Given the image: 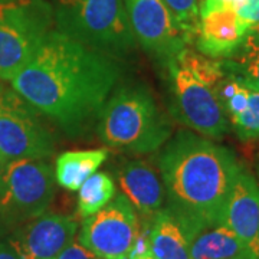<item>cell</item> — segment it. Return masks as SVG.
<instances>
[{"label": "cell", "instance_id": "obj_1", "mask_svg": "<svg viewBox=\"0 0 259 259\" xmlns=\"http://www.w3.org/2000/svg\"><path fill=\"white\" fill-rule=\"evenodd\" d=\"M120 75L117 59L54 29L10 85L36 111L76 137L98 121Z\"/></svg>", "mask_w": 259, "mask_h": 259}, {"label": "cell", "instance_id": "obj_2", "mask_svg": "<svg viewBox=\"0 0 259 259\" xmlns=\"http://www.w3.org/2000/svg\"><path fill=\"white\" fill-rule=\"evenodd\" d=\"M241 163L231 150L185 130L168 140L158 168L170 209L197 235L223 225L226 202Z\"/></svg>", "mask_w": 259, "mask_h": 259}, {"label": "cell", "instance_id": "obj_3", "mask_svg": "<svg viewBox=\"0 0 259 259\" xmlns=\"http://www.w3.org/2000/svg\"><path fill=\"white\" fill-rule=\"evenodd\" d=\"M104 144L125 153L147 154L164 146L171 122L143 87H122L105 102L97 124Z\"/></svg>", "mask_w": 259, "mask_h": 259}, {"label": "cell", "instance_id": "obj_4", "mask_svg": "<svg viewBox=\"0 0 259 259\" xmlns=\"http://www.w3.org/2000/svg\"><path fill=\"white\" fill-rule=\"evenodd\" d=\"M54 22L62 35L114 59L137 47L124 0H56Z\"/></svg>", "mask_w": 259, "mask_h": 259}, {"label": "cell", "instance_id": "obj_5", "mask_svg": "<svg viewBox=\"0 0 259 259\" xmlns=\"http://www.w3.org/2000/svg\"><path fill=\"white\" fill-rule=\"evenodd\" d=\"M54 6L47 0L0 3V79L10 81L54 30Z\"/></svg>", "mask_w": 259, "mask_h": 259}, {"label": "cell", "instance_id": "obj_6", "mask_svg": "<svg viewBox=\"0 0 259 259\" xmlns=\"http://www.w3.org/2000/svg\"><path fill=\"white\" fill-rule=\"evenodd\" d=\"M55 171L47 160L9 161L6 192L0 203V222L12 231L47 212L55 197Z\"/></svg>", "mask_w": 259, "mask_h": 259}, {"label": "cell", "instance_id": "obj_7", "mask_svg": "<svg viewBox=\"0 0 259 259\" xmlns=\"http://www.w3.org/2000/svg\"><path fill=\"white\" fill-rule=\"evenodd\" d=\"M55 153V139L42 114L12 87L0 83V154L8 161L47 160Z\"/></svg>", "mask_w": 259, "mask_h": 259}, {"label": "cell", "instance_id": "obj_8", "mask_svg": "<svg viewBox=\"0 0 259 259\" xmlns=\"http://www.w3.org/2000/svg\"><path fill=\"white\" fill-rule=\"evenodd\" d=\"M171 93V114L177 121L209 140L226 134L229 120L216 88L203 82L176 59L167 64Z\"/></svg>", "mask_w": 259, "mask_h": 259}, {"label": "cell", "instance_id": "obj_9", "mask_svg": "<svg viewBox=\"0 0 259 259\" xmlns=\"http://www.w3.org/2000/svg\"><path fill=\"white\" fill-rule=\"evenodd\" d=\"M141 221L124 194L82 219L78 239L100 259H130L139 239Z\"/></svg>", "mask_w": 259, "mask_h": 259}, {"label": "cell", "instance_id": "obj_10", "mask_svg": "<svg viewBox=\"0 0 259 259\" xmlns=\"http://www.w3.org/2000/svg\"><path fill=\"white\" fill-rule=\"evenodd\" d=\"M134 37L148 54L168 64L189 48L164 0H124Z\"/></svg>", "mask_w": 259, "mask_h": 259}, {"label": "cell", "instance_id": "obj_11", "mask_svg": "<svg viewBox=\"0 0 259 259\" xmlns=\"http://www.w3.org/2000/svg\"><path fill=\"white\" fill-rule=\"evenodd\" d=\"M79 223L75 216L45 212L10 231L22 259H56L74 241Z\"/></svg>", "mask_w": 259, "mask_h": 259}, {"label": "cell", "instance_id": "obj_12", "mask_svg": "<svg viewBox=\"0 0 259 259\" xmlns=\"http://www.w3.org/2000/svg\"><path fill=\"white\" fill-rule=\"evenodd\" d=\"M223 225L259 258V182L242 164L226 202Z\"/></svg>", "mask_w": 259, "mask_h": 259}, {"label": "cell", "instance_id": "obj_13", "mask_svg": "<svg viewBox=\"0 0 259 259\" xmlns=\"http://www.w3.org/2000/svg\"><path fill=\"white\" fill-rule=\"evenodd\" d=\"M246 33L233 8L202 10L194 44L202 55L226 59L238 52Z\"/></svg>", "mask_w": 259, "mask_h": 259}, {"label": "cell", "instance_id": "obj_14", "mask_svg": "<svg viewBox=\"0 0 259 259\" xmlns=\"http://www.w3.org/2000/svg\"><path fill=\"white\" fill-rule=\"evenodd\" d=\"M117 180L122 194L134 206L144 222L154 219L166 207V190L161 176L143 160H131L120 166Z\"/></svg>", "mask_w": 259, "mask_h": 259}, {"label": "cell", "instance_id": "obj_15", "mask_svg": "<svg viewBox=\"0 0 259 259\" xmlns=\"http://www.w3.org/2000/svg\"><path fill=\"white\" fill-rule=\"evenodd\" d=\"M216 93L228 120L242 140H259V93L233 76H225Z\"/></svg>", "mask_w": 259, "mask_h": 259}, {"label": "cell", "instance_id": "obj_16", "mask_svg": "<svg viewBox=\"0 0 259 259\" xmlns=\"http://www.w3.org/2000/svg\"><path fill=\"white\" fill-rule=\"evenodd\" d=\"M194 236L192 228L166 206L150 223V252L156 259H192Z\"/></svg>", "mask_w": 259, "mask_h": 259}, {"label": "cell", "instance_id": "obj_17", "mask_svg": "<svg viewBox=\"0 0 259 259\" xmlns=\"http://www.w3.org/2000/svg\"><path fill=\"white\" fill-rule=\"evenodd\" d=\"M190 256L192 259H259L225 225H214L199 232L192 241Z\"/></svg>", "mask_w": 259, "mask_h": 259}, {"label": "cell", "instance_id": "obj_18", "mask_svg": "<svg viewBox=\"0 0 259 259\" xmlns=\"http://www.w3.org/2000/svg\"><path fill=\"white\" fill-rule=\"evenodd\" d=\"M108 148L65 151L55 161L58 185L68 192H78L82 183L97 173L108 158Z\"/></svg>", "mask_w": 259, "mask_h": 259}, {"label": "cell", "instance_id": "obj_19", "mask_svg": "<svg viewBox=\"0 0 259 259\" xmlns=\"http://www.w3.org/2000/svg\"><path fill=\"white\" fill-rule=\"evenodd\" d=\"M115 183L108 173L98 171L87 179L78 190V214L81 219L90 218L115 197Z\"/></svg>", "mask_w": 259, "mask_h": 259}, {"label": "cell", "instance_id": "obj_20", "mask_svg": "<svg viewBox=\"0 0 259 259\" xmlns=\"http://www.w3.org/2000/svg\"><path fill=\"white\" fill-rule=\"evenodd\" d=\"M225 75L233 76L259 93V44L245 37L238 52L222 61Z\"/></svg>", "mask_w": 259, "mask_h": 259}, {"label": "cell", "instance_id": "obj_21", "mask_svg": "<svg viewBox=\"0 0 259 259\" xmlns=\"http://www.w3.org/2000/svg\"><path fill=\"white\" fill-rule=\"evenodd\" d=\"M176 19L179 28L182 29L189 45L194 42L197 33L200 9L203 0H164Z\"/></svg>", "mask_w": 259, "mask_h": 259}, {"label": "cell", "instance_id": "obj_22", "mask_svg": "<svg viewBox=\"0 0 259 259\" xmlns=\"http://www.w3.org/2000/svg\"><path fill=\"white\" fill-rule=\"evenodd\" d=\"M235 12L248 32L259 25V0H245L235 8Z\"/></svg>", "mask_w": 259, "mask_h": 259}, {"label": "cell", "instance_id": "obj_23", "mask_svg": "<svg viewBox=\"0 0 259 259\" xmlns=\"http://www.w3.org/2000/svg\"><path fill=\"white\" fill-rule=\"evenodd\" d=\"M56 259H100L95 256L91 250L85 248L82 243L79 242L78 238H75L74 241L71 242L66 248H65Z\"/></svg>", "mask_w": 259, "mask_h": 259}, {"label": "cell", "instance_id": "obj_24", "mask_svg": "<svg viewBox=\"0 0 259 259\" xmlns=\"http://www.w3.org/2000/svg\"><path fill=\"white\" fill-rule=\"evenodd\" d=\"M0 259H22L12 241L10 229L0 222Z\"/></svg>", "mask_w": 259, "mask_h": 259}, {"label": "cell", "instance_id": "obj_25", "mask_svg": "<svg viewBox=\"0 0 259 259\" xmlns=\"http://www.w3.org/2000/svg\"><path fill=\"white\" fill-rule=\"evenodd\" d=\"M245 0H203L202 3V10H209V9H216V8H236L239 6L241 3H243Z\"/></svg>", "mask_w": 259, "mask_h": 259}, {"label": "cell", "instance_id": "obj_26", "mask_svg": "<svg viewBox=\"0 0 259 259\" xmlns=\"http://www.w3.org/2000/svg\"><path fill=\"white\" fill-rule=\"evenodd\" d=\"M9 161L0 154V203L3 200V196L6 192V171H8Z\"/></svg>", "mask_w": 259, "mask_h": 259}, {"label": "cell", "instance_id": "obj_27", "mask_svg": "<svg viewBox=\"0 0 259 259\" xmlns=\"http://www.w3.org/2000/svg\"><path fill=\"white\" fill-rule=\"evenodd\" d=\"M246 39H249V40H252V42H256V44H259V25L258 26H255V28H252L246 33Z\"/></svg>", "mask_w": 259, "mask_h": 259}, {"label": "cell", "instance_id": "obj_28", "mask_svg": "<svg viewBox=\"0 0 259 259\" xmlns=\"http://www.w3.org/2000/svg\"><path fill=\"white\" fill-rule=\"evenodd\" d=\"M130 259H156L153 255H151V252H147V253H143V255H137V256H133V258Z\"/></svg>", "mask_w": 259, "mask_h": 259}, {"label": "cell", "instance_id": "obj_29", "mask_svg": "<svg viewBox=\"0 0 259 259\" xmlns=\"http://www.w3.org/2000/svg\"><path fill=\"white\" fill-rule=\"evenodd\" d=\"M2 2H12V0H0V3H2Z\"/></svg>", "mask_w": 259, "mask_h": 259}]
</instances>
